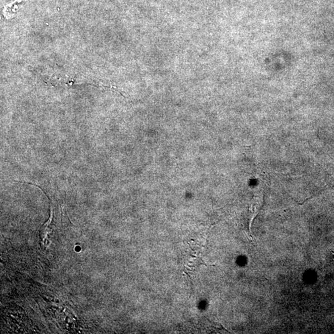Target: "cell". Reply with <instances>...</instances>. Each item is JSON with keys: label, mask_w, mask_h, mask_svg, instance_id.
Instances as JSON below:
<instances>
[{"label": "cell", "mask_w": 334, "mask_h": 334, "mask_svg": "<svg viewBox=\"0 0 334 334\" xmlns=\"http://www.w3.org/2000/svg\"><path fill=\"white\" fill-rule=\"evenodd\" d=\"M23 0H14V1L5 5L4 15L7 19L12 18L16 13V5L21 4Z\"/></svg>", "instance_id": "6da1fadb"}]
</instances>
